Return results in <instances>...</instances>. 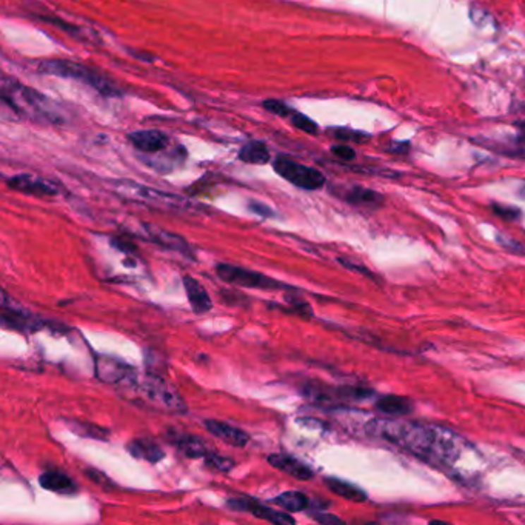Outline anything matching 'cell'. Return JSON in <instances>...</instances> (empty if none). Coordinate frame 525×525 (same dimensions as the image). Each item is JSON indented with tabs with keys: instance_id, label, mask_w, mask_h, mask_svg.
Here are the masks:
<instances>
[{
	"instance_id": "cell-21",
	"label": "cell",
	"mask_w": 525,
	"mask_h": 525,
	"mask_svg": "<svg viewBox=\"0 0 525 525\" xmlns=\"http://www.w3.org/2000/svg\"><path fill=\"white\" fill-rule=\"evenodd\" d=\"M376 409L384 414H392V416H405L413 411L411 401L405 399L402 396H382L376 402Z\"/></svg>"
},
{
	"instance_id": "cell-36",
	"label": "cell",
	"mask_w": 525,
	"mask_h": 525,
	"mask_svg": "<svg viewBox=\"0 0 525 525\" xmlns=\"http://www.w3.org/2000/svg\"><path fill=\"white\" fill-rule=\"evenodd\" d=\"M87 474H88V478L91 479V481H95L96 482V484L97 485H100V487H109V485H113V482H109V479L105 476V474L104 473H100V471H97V470H87Z\"/></svg>"
},
{
	"instance_id": "cell-20",
	"label": "cell",
	"mask_w": 525,
	"mask_h": 525,
	"mask_svg": "<svg viewBox=\"0 0 525 525\" xmlns=\"http://www.w3.org/2000/svg\"><path fill=\"white\" fill-rule=\"evenodd\" d=\"M325 485L328 487L330 491H333L334 495L341 496L346 501H353V502H366L367 501V493L358 485H353L350 482L337 479V478H327L325 479Z\"/></svg>"
},
{
	"instance_id": "cell-8",
	"label": "cell",
	"mask_w": 525,
	"mask_h": 525,
	"mask_svg": "<svg viewBox=\"0 0 525 525\" xmlns=\"http://www.w3.org/2000/svg\"><path fill=\"white\" fill-rule=\"evenodd\" d=\"M227 505L233 508V510L237 512H248L253 516H256L259 519H264L273 524L279 525H285V524H294V518H291L288 513H281L276 512L273 508H270L264 504H260L256 499H250V497H237V499H228Z\"/></svg>"
},
{
	"instance_id": "cell-3",
	"label": "cell",
	"mask_w": 525,
	"mask_h": 525,
	"mask_svg": "<svg viewBox=\"0 0 525 525\" xmlns=\"http://www.w3.org/2000/svg\"><path fill=\"white\" fill-rule=\"evenodd\" d=\"M39 71L49 76H56V78H64V79H73L88 85L90 88L96 90L102 96H121L122 91L119 90L117 85L105 78L104 74L99 71L92 70L90 66H85L82 64L73 62V61H44L39 65Z\"/></svg>"
},
{
	"instance_id": "cell-27",
	"label": "cell",
	"mask_w": 525,
	"mask_h": 525,
	"mask_svg": "<svg viewBox=\"0 0 525 525\" xmlns=\"http://www.w3.org/2000/svg\"><path fill=\"white\" fill-rule=\"evenodd\" d=\"M470 19L479 28L490 27V23H493V17H491L484 10V8H481L478 5H471V8H470Z\"/></svg>"
},
{
	"instance_id": "cell-19",
	"label": "cell",
	"mask_w": 525,
	"mask_h": 525,
	"mask_svg": "<svg viewBox=\"0 0 525 525\" xmlns=\"http://www.w3.org/2000/svg\"><path fill=\"white\" fill-rule=\"evenodd\" d=\"M42 488L59 495H71L76 491L74 481L61 471H47L39 478Z\"/></svg>"
},
{
	"instance_id": "cell-17",
	"label": "cell",
	"mask_w": 525,
	"mask_h": 525,
	"mask_svg": "<svg viewBox=\"0 0 525 525\" xmlns=\"http://www.w3.org/2000/svg\"><path fill=\"white\" fill-rule=\"evenodd\" d=\"M126 448H128V452L133 457L148 461L151 464H157L165 457L162 448L151 439H133L131 442L126 445Z\"/></svg>"
},
{
	"instance_id": "cell-16",
	"label": "cell",
	"mask_w": 525,
	"mask_h": 525,
	"mask_svg": "<svg viewBox=\"0 0 525 525\" xmlns=\"http://www.w3.org/2000/svg\"><path fill=\"white\" fill-rule=\"evenodd\" d=\"M183 286L186 291V298H188L191 308L196 315H203V313L211 310L213 302H211V298L200 282H198L191 276H183Z\"/></svg>"
},
{
	"instance_id": "cell-34",
	"label": "cell",
	"mask_w": 525,
	"mask_h": 525,
	"mask_svg": "<svg viewBox=\"0 0 525 525\" xmlns=\"http://www.w3.org/2000/svg\"><path fill=\"white\" fill-rule=\"evenodd\" d=\"M332 152L336 157L342 159V160H353L356 157L354 150L350 148V147H346V145H334L332 148Z\"/></svg>"
},
{
	"instance_id": "cell-1",
	"label": "cell",
	"mask_w": 525,
	"mask_h": 525,
	"mask_svg": "<svg viewBox=\"0 0 525 525\" xmlns=\"http://www.w3.org/2000/svg\"><path fill=\"white\" fill-rule=\"evenodd\" d=\"M367 435L399 445L421 459L436 465H453L469 444L454 431L419 423L373 419L366 426Z\"/></svg>"
},
{
	"instance_id": "cell-15",
	"label": "cell",
	"mask_w": 525,
	"mask_h": 525,
	"mask_svg": "<svg viewBox=\"0 0 525 525\" xmlns=\"http://www.w3.org/2000/svg\"><path fill=\"white\" fill-rule=\"evenodd\" d=\"M268 462L273 465L274 469L281 470L286 474H290V476L299 479V481H308V479L315 476V473H313V470L308 467V465H305L303 462L298 461L293 456L282 454V453H274V454L268 456Z\"/></svg>"
},
{
	"instance_id": "cell-10",
	"label": "cell",
	"mask_w": 525,
	"mask_h": 525,
	"mask_svg": "<svg viewBox=\"0 0 525 525\" xmlns=\"http://www.w3.org/2000/svg\"><path fill=\"white\" fill-rule=\"evenodd\" d=\"M139 234L140 237H143V239H148L152 243H157L160 245V247L177 251V253H181L182 256L193 259L191 247L188 245V242H186L179 234L169 233L167 230H162V228H157L152 225H142V230L139 231Z\"/></svg>"
},
{
	"instance_id": "cell-7",
	"label": "cell",
	"mask_w": 525,
	"mask_h": 525,
	"mask_svg": "<svg viewBox=\"0 0 525 525\" xmlns=\"http://www.w3.org/2000/svg\"><path fill=\"white\" fill-rule=\"evenodd\" d=\"M140 393L151 405H156L159 409L173 413L186 411V405L181 394L171 385H168L164 379L147 378L140 384Z\"/></svg>"
},
{
	"instance_id": "cell-18",
	"label": "cell",
	"mask_w": 525,
	"mask_h": 525,
	"mask_svg": "<svg viewBox=\"0 0 525 525\" xmlns=\"http://www.w3.org/2000/svg\"><path fill=\"white\" fill-rule=\"evenodd\" d=\"M169 440H171L186 457H191V459H196V457H207V454L210 453L207 445L196 436L183 433H169Z\"/></svg>"
},
{
	"instance_id": "cell-25",
	"label": "cell",
	"mask_w": 525,
	"mask_h": 525,
	"mask_svg": "<svg viewBox=\"0 0 525 525\" xmlns=\"http://www.w3.org/2000/svg\"><path fill=\"white\" fill-rule=\"evenodd\" d=\"M66 426L70 427L76 435L82 438H90V439H99V440H107L109 436V430L95 426L90 422H80V421H65Z\"/></svg>"
},
{
	"instance_id": "cell-31",
	"label": "cell",
	"mask_w": 525,
	"mask_h": 525,
	"mask_svg": "<svg viewBox=\"0 0 525 525\" xmlns=\"http://www.w3.org/2000/svg\"><path fill=\"white\" fill-rule=\"evenodd\" d=\"M264 108H267L270 113L277 114V116H285V117H290L291 113L294 111V109H291L286 104H284V102L276 100V99H268V100H265L264 102Z\"/></svg>"
},
{
	"instance_id": "cell-9",
	"label": "cell",
	"mask_w": 525,
	"mask_h": 525,
	"mask_svg": "<svg viewBox=\"0 0 525 525\" xmlns=\"http://www.w3.org/2000/svg\"><path fill=\"white\" fill-rule=\"evenodd\" d=\"M6 185L11 190L20 191L23 194H31V196H39V198H48V196H56L59 193V188L44 177H37L32 174H17L10 177L6 181Z\"/></svg>"
},
{
	"instance_id": "cell-5",
	"label": "cell",
	"mask_w": 525,
	"mask_h": 525,
	"mask_svg": "<svg viewBox=\"0 0 525 525\" xmlns=\"http://www.w3.org/2000/svg\"><path fill=\"white\" fill-rule=\"evenodd\" d=\"M273 167L279 176L284 177L286 182L298 186V188L315 191L325 185V176L319 169L302 165L286 156L276 157Z\"/></svg>"
},
{
	"instance_id": "cell-30",
	"label": "cell",
	"mask_w": 525,
	"mask_h": 525,
	"mask_svg": "<svg viewBox=\"0 0 525 525\" xmlns=\"http://www.w3.org/2000/svg\"><path fill=\"white\" fill-rule=\"evenodd\" d=\"M334 135L337 139L341 140H351V142H367L370 135L362 133V131H356L350 128H336L333 130Z\"/></svg>"
},
{
	"instance_id": "cell-2",
	"label": "cell",
	"mask_w": 525,
	"mask_h": 525,
	"mask_svg": "<svg viewBox=\"0 0 525 525\" xmlns=\"http://www.w3.org/2000/svg\"><path fill=\"white\" fill-rule=\"evenodd\" d=\"M2 100L5 105H10L16 113L25 114L34 121H45L59 123L64 121L61 113L51 99L30 87H23L19 82L4 78L2 80Z\"/></svg>"
},
{
	"instance_id": "cell-38",
	"label": "cell",
	"mask_w": 525,
	"mask_h": 525,
	"mask_svg": "<svg viewBox=\"0 0 525 525\" xmlns=\"http://www.w3.org/2000/svg\"><path fill=\"white\" fill-rule=\"evenodd\" d=\"M339 260V264H342L345 268H349V270H351V271H356V273H361V274H367V276H370V277H373V274L370 273V271L366 268V267H362V265H358V264H353V262H350V260H346V259H337Z\"/></svg>"
},
{
	"instance_id": "cell-13",
	"label": "cell",
	"mask_w": 525,
	"mask_h": 525,
	"mask_svg": "<svg viewBox=\"0 0 525 525\" xmlns=\"http://www.w3.org/2000/svg\"><path fill=\"white\" fill-rule=\"evenodd\" d=\"M128 138L135 148L142 152H147V155H157V152L167 150L169 145L168 135L159 130L135 131L131 133Z\"/></svg>"
},
{
	"instance_id": "cell-4",
	"label": "cell",
	"mask_w": 525,
	"mask_h": 525,
	"mask_svg": "<svg viewBox=\"0 0 525 525\" xmlns=\"http://www.w3.org/2000/svg\"><path fill=\"white\" fill-rule=\"evenodd\" d=\"M113 186L119 194H122V196L134 199V200H139V202L151 203V205L171 208V210H181V211L198 210L196 203L179 196V194L160 191V190L151 188V186L142 185V183H138V182L117 181V182L113 183Z\"/></svg>"
},
{
	"instance_id": "cell-37",
	"label": "cell",
	"mask_w": 525,
	"mask_h": 525,
	"mask_svg": "<svg viewBox=\"0 0 525 525\" xmlns=\"http://www.w3.org/2000/svg\"><path fill=\"white\" fill-rule=\"evenodd\" d=\"M109 243H111L114 248L121 250L123 253H134L135 251L134 245L131 242H126V241L121 239V237H114V239H111V242H109Z\"/></svg>"
},
{
	"instance_id": "cell-40",
	"label": "cell",
	"mask_w": 525,
	"mask_h": 525,
	"mask_svg": "<svg viewBox=\"0 0 525 525\" xmlns=\"http://www.w3.org/2000/svg\"><path fill=\"white\" fill-rule=\"evenodd\" d=\"M387 151L396 152V155H399V152H406V151H409V143H406V142H393L387 147Z\"/></svg>"
},
{
	"instance_id": "cell-11",
	"label": "cell",
	"mask_w": 525,
	"mask_h": 525,
	"mask_svg": "<svg viewBox=\"0 0 525 525\" xmlns=\"http://www.w3.org/2000/svg\"><path fill=\"white\" fill-rule=\"evenodd\" d=\"M96 376L102 382L121 384L134 376V370L128 363L111 358V356L100 354L96 358Z\"/></svg>"
},
{
	"instance_id": "cell-26",
	"label": "cell",
	"mask_w": 525,
	"mask_h": 525,
	"mask_svg": "<svg viewBox=\"0 0 525 525\" xmlns=\"http://www.w3.org/2000/svg\"><path fill=\"white\" fill-rule=\"evenodd\" d=\"M291 123L296 126V128H299L305 133L308 134H316L319 131L318 128V123L315 121H311V119L308 116H305L302 113H298V111H293L291 116Z\"/></svg>"
},
{
	"instance_id": "cell-28",
	"label": "cell",
	"mask_w": 525,
	"mask_h": 525,
	"mask_svg": "<svg viewBox=\"0 0 525 525\" xmlns=\"http://www.w3.org/2000/svg\"><path fill=\"white\" fill-rule=\"evenodd\" d=\"M205 462L207 465H210V467H213L219 471H230L234 467V462L231 459H228V457H224V456H219L216 453H211V452L207 454Z\"/></svg>"
},
{
	"instance_id": "cell-12",
	"label": "cell",
	"mask_w": 525,
	"mask_h": 525,
	"mask_svg": "<svg viewBox=\"0 0 525 525\" xmlns=\"http://www.w3.org/2000/svg\"><path fill=\"white\" fill-rule=\"evenodd\" d=\"M2 324L4 327L22 333L37 332V330H42L47 325L44 320L30 315L27 311L8 307L6 302H2Z\"/></svg>"
},
{
	"instance_id": "cell-33",
	"label": "cell",
	"mask_w": 525,
	"mask_h": 525,
	"mask_svg": "<svg viewBox=\"0 0 525 525\" xmlns=\"http://www.w3.org/2000/svg\"><path fill=\"white\" fill-rule=\"evenodd\" d=\"M497 241L499 243L502 245L504 248H507L508 251L512 253H525V248L522 247V245L518 242V241H513L510 239V237H505V236H497Z\"/></svg>"
},
{
	"instance_id": "cell-23",
	"label": "cell",
	"mask_w": 525,
	"mask_h": 525,
	"mask_svg": "<svg viewBox=\"0 0 525 525\" xmlns=\"http://www.w3.org/2000/svg\"><path fill=\"white\" fill-rule=\"evenodd\" d=\"M345 199L358 207H380L384 203L382 194L375 190L363 188V186H354L346 193Z\"/></svg>"
},
{
	"instance_id": "cell-24",
	"label": "cell",
	"mask_w": 525,
	"mask_h": 525,
	"mask_svg": "<svg viewBox=\"0 0 525 525\" xmlns=\"http://www.w3.org/2000/svg\"><path fill=\"white\" fill-rule=\"evenodd\" d=\"M273 504L284 508L285 512L296 513L307 510L310 505V499L301 491H285L273 499Z\"/></svg>"
},
{
	"instance_id": "cell-14",
	"label": "cell",
	"mask_w": 525,
	"mask_h": 525,
	"mask_svg": "<svg viewBox=\"0 0 525 525\" xmlns=\"http://www.w3.org/2000/svg\"><path fill=\"white\" fill-rule=\"evenodd\" d=\"M203 423H205V428L211 435L222 439L227 444H230L233 447H245L248 444L250 436L245 433L243 430L233 427L230 423L216 419H207Z\"/></svg>"
},
{
	"instance_id": "cell-22",
	"label": "cell",
	"mask_w": 525,
	"mask_h": 525,
	"mask_svg": "<svg viewBox=\"0 0 525 525\" xmlns=\"http://www.w3.org/2000/svg\"><path fill=\"white\" fill-rule=\"evenodd\" d=\"M239 159L245 164L251 165H264L270 162V151L264 142L251 140L241 148Z\"/></svg>"
},
{
	"instance_id": "cell-41",
	"label": "cell",
	"mask_w": 525,
	"mask_h": 525,
	"mask_svg": "<svg viewBox=\"0 0 525 525\" xmlns=\"http://www.w3.org/2000/svg\"><path fill=\"white\" fill-rule=\"evenodd\" d=\"M518 128H519V142H522L525 145V121L518 123Z\"/></svg>"
},
{
	"instance_id": "cell-32",
	"label": "cell",
	"mask_w": 525,
	"mask_h": 525,
	"mask_svg": "<svg viewBox=\"0 0 525 525\" xmlns=\"http://www.w3.org/2000/svg\"><path fill=\"white\" fill-rule=\"evenodd\" d=\"M493 211L499 217L507 219V220H516L521 217V210L514 208V207H505V205H497V203H495Z\"/></svg>"
},
{
	"instance_id": "cell-35",
	"label": "cell",
	"mask_w": 525,
	"mask_h": 525,
	"mask_svg": "<svg viewBox=\"0 0 525 525\" xmlns=\"http://www.w3.org/2000/svg\"><path fill=\"white\" fill-rule=\"evenodd\" d=\"M248 208L253 211L254 215H259L262 217H273L274 216V211L271 210L270 207L264 205V203H260V202H254V200L250 202Z\"/></svg>"
},
{
	"instance_id": "cell-29",
	"label": "cell",
	"mask_w": 525,
	"mask_h": 525,
	"mask_svg": "<svg viewBox=\"0 0 525 525\" xmlns=\"http://www.w3.org/2000/svg\"><path fill=\"white\" fill-rule=\"evenodd\" d=\"M42 19H44L45 22H49V23H53V25H57V28H61V30H64V31H66L68 34H71V36H74V37H78V39H82V37H85V36H87V34H85L83 31H82V28L80 27H78V25H71V23H66L65 20H61V19H56V17H42Z\"/></svg>"
},
{
	"instance_id": "cell-6",
	"label": "cell",
	"mask_w": 525,
	"mask_h": 525,
	"mask_svg": "<svg viewBox=\"0 0 525 525\" xmlns=\"http://www.w3.org/2000/svg\"><path fill=\"white\" fill-rule=\"evenodd\" d=\"M216 273L222 281L243 288H259V290H274V288H286L273 277H268L259 271L242 268L231 264H217Z\"/></svg>"
},
{
	"instance_id": "cell-39",
	"label": "cell",
	"mask_w": 525,
	"mask_h": 525,
	"mask_svg": "<svg viewBox=\"0 0 525 525\" xmlns=\"http://www.w3.org/2000/svg\"><path fill=\"white\" fill-rule=\"evenodd\" d=\"M315 519L320 524H344V521L341 518H337V516H334V514H328V513L316 514Z\"/></svg>"
}]
</instances>
